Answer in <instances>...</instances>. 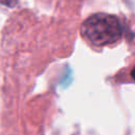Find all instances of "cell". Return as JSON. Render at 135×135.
<instances>
[{
  "mask_svg": "<svg viewBox=\"0 0 135 135\" xmlns=\"http://www.w3.org/2000/svg\"><path fill=\"white\" fill-rule=\"evenodd\" d=\"M81 36L96 46L117 42L122 35V27L116 16L98 13L90 16L81 25Z\"/></svg>",
  "mask_w": 135,
  "mask_h": 135,
  "instance_id": "6da1fadb",
  "label": "cell"
},
{
  "mask_svg": "<svg viewBox=\"0 0 135 135\" xmlns=\"http://www.w3.org/2000/svg\"><path fill=\"white\" fill-rule=\"evenodd\" d=\"M18 1L19 0H0V4H3V5L8 6V7H12V6H15Z\"/></svg>",
  "mask_w": 135,
  "mask_h": 135,
  "instance_id": "7a4b0ae2",
  "label": "cell"
},
{
  "mask_svg": "<svg viewBox=\"0 0 135 135\" xmlns=\"http://www.w3.org/2000/svg\"><path fill=\"white\" fill-rule=\"evenodd\" d=\"M131 76H132L133 80L135 81V66H134V68H133V70L131 71Z\"/></svg>",
  "mask_w": 135,
  "mask_h": 135,
  "instance_id": "3957f363",
  "label": "cell"
}]
</instances>
